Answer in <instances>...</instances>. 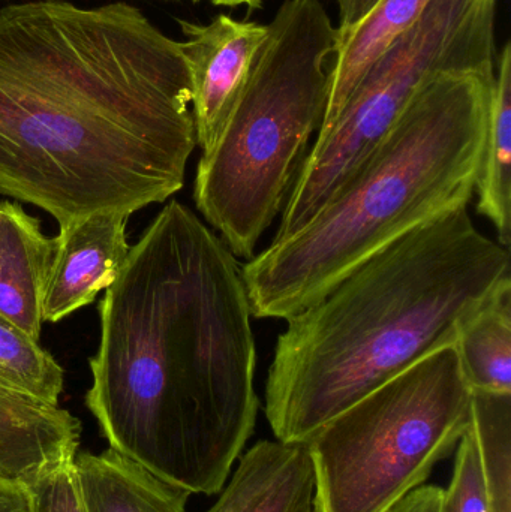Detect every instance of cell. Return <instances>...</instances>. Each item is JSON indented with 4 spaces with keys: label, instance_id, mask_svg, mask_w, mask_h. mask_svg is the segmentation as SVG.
<instances>
[{
    "label": "cell",
    "instance_id": "7c38bea8",
    "mask_svg": "<svg viewBox=\"0 0 511 512\" xmlns=\"http://www.w3.org/2000/svg\"><path fill=\"white\" fill-rule=\"evenodd\" d=\"M314 475L305 444L257 442L207 512H312Z\"/></svg>",
    "mask_w": 511,
    "mask_h": 512
},
{
    "label": "cell",
    "instance_id": "30bf717a",
    "mask_svg": "<svg viewBox=\"0 0 511 512\" xmlns=\"http://www.w3.org/2000/svg\"><path fill=\"white\" fill-rule=\"evenodd\" d=\"M80 421L59 405L0 384V475L21 486L74 460Z\"/></svg>",
    "mask_w": 511,
    "mask_h": 512
},
{
    "label": "cell",
    "instance_id": "9a60e30c",
    "mask_svg": "<svg viewBox=\"0 0 511 512\" xmlns=\"http://www.w3.org/2000/svg\"><path fill=\"white\" fill-rule=\"evenodd\" d=\"M511 45L498 54L482 167L476 183L477 212L492 222L504 248L511 243Z\"/></svg>",
    "mask_w": 511,
    "mask_h": 512
},
{
    "label": "cell",
    "instance_id": "ba28073f",
    "mask_svg": "<svg viewBox=\"0 0 511 512\" xmlns=\"http://www.w3.org/2000/svg\"><path fill=\"white\" fill-rule=\"evenodd\" d=\"M191 81L197 146L206 152L227 123L267 38V24L216 15L206 24L180 20Z\"/></svg>",
    "mask_w": 511,
    "mask_h": 512
},
{
    "label": "cell",
    "instance_id": "277c9868",
    "mask_svg": "<svg viewBox=\"0 0 511 512\" xmlns=\"http://www.w3.org/2000/svg\"><path fill=\"white\" fill-rule=\"evenodd\" d=\"M495 68L429 81L302 228L242 265L252 316L285 319L426 222L468 206L479 179Z\"/></svg>",
    "mask_w": 511,
    "mask_h": 512
},
{
    "label": "cell",
    "instance_id": "5bb4252c",
    "mask_svg": "<svg viewBox=\"0 0 511 512\" xmlns=\"http://www.w3.org/2000/svg\"><path fill=\"white\" fill-rule=\"evenodd\" d=\"M432 0H378L368 15L339 38L329 105L320 132L347 104L369 66L422 17Z\"/></svg>",
    "mask_w": 511,
    "mask_h": 512
},
{
    "label": "cell",
    "instance_id": "7a4b0ae2",
    "mask_svg": "<svg viewBox=\"0 0 511 512\" xmlns=\"http://www.w3.org/2000/svg\"><path fill=\"white\" fill-rule=\"evenodd\" d=\"M86 405L110 448L191 495H218L257 423V348L242 265L171 201L101 306Z\"/></svg>",
    "mask_w": 511,
    "mask_h": 512
},
{
    "label": "cell",
    "instance_id": "ac0fdd59",
    "mask_svg": "<svg viewBox=\"0 0 511 512\" xmlns=\"http://www.w3.org/2000/svg\"><path fill=\"white\" fill-rule=\"evenodd\" d=\"M0 384L59 405L63 369L39 342L0 316Z\"/></svg>",
    "mask_w": 511,
    "mask_h": 512
},
{
    "label": "cell",
    "instance_id": "9c48e42d",
    "mask_svg": "<svg viewBox=\"0 0 511 512\" xmlns=\"http://www.w3.org/2000/svg\"><path fill=\"white\" fill-rule=\"evenodd\" d=\"M128 213L101 212L59 228L42 318L57 322L113 285L128 258Z\"/></svg>",
    "mask_w": 511,
    "mask_h": 512
},
{
    "label": "cell",
    "instance_id": "7402d4cb",
    "mask_svg": "<svg viewBox=\"0 0 511 512\" xmlns=\"http://www.w3.org/2000/svg\"><path fill=\"white\" fill-rule=\"evenodd\" d=\"M378 0H336L339 8V38L359 24Z\"/></svg>",
    "mask_w": 511,
    "mask_h": 512
},
{
    "label": "cell",
    "instance_id": "d6986e66",
    "mask_svg": "<svg viewBox=\"0 0 511 512\" xmlns=\"http://www.w3.org/2000/svg\"><path fill=\"white\" fill-rule=\"evenodd\" d=\"M455 469L444 489L441 512H488L482 460L473 427H468L455 451Z\"/></svg>",
    "mask_w": 511,
    "mask_h": 512
},
{
    "label": "cell",
    "instance_id": "8fae6325",
    "mask_svg": "<svg viewBox=\"0 0 511 512\" xmlns=\"http://www.w3.org/2000/svg\"><path fill=\"white\" fill-rule=\"evenodd\" d=\"M56 240L18 203H0V316L39 342Z\"/></svg>",
    "mask_w": 511,
    "mask_h": 512
},
{
    "label": "cell",
    "instance_id": "5b68a950",
    "mask_svg": "<svg viewBox=\"0 0 511 512\" xmlns=\"http://www.w3.org/2000/svg\"><path fill=\"white\" fill-rule=\"evenodd\" d=\"M338 48L320 0H284L242 98L201 155L195 204L239 258L254 256L287 206L326 117Z\"/></svg>",
    "mask_w": 511,
    "mask_h": 512
},
{
    "label": "cell",
    "instance_id": "603a6c76",
    "mask_svg": "<svg viewBox=\"0 0 511 512\" xmlns=\"http://www.w3.org/2000/svg\"><path fill=\"white\" fill-rule=\"evenodd\" d=\"M0 512H29L24 486L0 475Z\"/></svg>",
    "mask_w": 511,
    "mask_h": 512
},
{
    "label": "cell",
    "instance_id": "ffe728a7",
    "mask_svg": "<svg viewBox=\"0 0 511 512\" xmlns=\"http://www.w3.org/2000/svg\"><path fill=\"white\" fill-rule=\"evenodd\" d=\"M24 489L29 512H86L74 460L44 472Z\"/></svg>",
    "mask_w": 511,
    "mask_h": 512
},
{
    "label": "cell",
    "instance_id": "2e32d148",
    "mask_svg": "<svg viewBox=\"0 0 511 512\" xmlns=\"http://www.w3.org/2000/svg\"><path fill=\"white\" fill-rule=\"evenodd\" d=\"M455 348L473 393L511 394V282L462 328Z\"/></svg>",
    "mask_w": 511,
    "mask_h": 512
},
{
    "label": "cell",
    "instance_id": "52a82bcc",
    "mask_svg": "<svg viewBox=\"0 0 511 512\" xmlns=\"http://www.w3.org/2000/svg\"><path fill=\"white\" fill-rule=\"evenodd\" d=\"M498 0H432L365 72L335 122L318 132L275 239L302 228L383 140L425 84L449 72L495 68Z\"/></svg>",
    "mask_w": 511,
    "mask_h": 512
},
{
    "label": "cell",
    "instance_id": "3957f363",
    "mask_svg": "<svg viewBox=\"0 0 511 512\" xmlns=\"http://www.w3.org/2000/svg\"><path fill=\"white\" fill-rule=\"evenodd\" d=\"M467 207L396 240L287 319L264 396L276 441L306 444L366 394L455 345L511 282L510 249L485 236Z\"/></svg>",
    "mask_w": 511,
    "mask_h": 512
},
{
    "label": "cell",
    "instance_id": "4fadbf2b",
    "mask_svg": "<svg viewBox=\"0 0 511 512\" xmlns=\"http://www.w3.org/2000/svg\"><path fill=\"white\" fill-rule=\"evenodd\" d=\"M74 466L86 512H188L191 493L113 448L78 454Z\"/></svg>",
    "mask_w": 511,
    "mask_h": 512
},
{
    "label": "cell",
    "instance_id": "8992f818",
    "mask_svg": "<svg viewBox=\"0 0 511 512\" xmlns=\"http://www.w3.org/2000/svg\"><path fill=\"white\" fill-rule=\"evenodd\" d=\"M473 391L455 345L426 355L324 424L308 442L312 512H387L449 459Z\"/></svg>",
    "mask_w": 511,
    "mask_h": 512
},
{
    "label": "cell",
    "instance_id": "44dd1931",
    "mask_svg": "<svg viewBox=\"0 0 511 512\" xmlns=\"http://www.w3.org/2000/svg\"><path fill=\"white\" fill-rule=\"evenodd\" d=\"M443 498L444 489L423 484L387 512H441Z\"/></svg>",
    "mask_w": 511,
    "mask_h": 512
},
{
    "label": "cell",
    "instance_id": "6da1fadb",
    "mask_svg": "<svg viewBox=\"0 0 511 512\" xmlns=\"http://www.w3.org/2000/svg\"><path fill=\"white\" fill-rule=\"evenodd\" d=\"M182 44L137 6L0 8V195L59 228L183 188L197 146Z\"/></svg>",
    "mask_w": 511,
    "mask_h": 512
},
{
    "label": "cell",
    "instance_id": "e0dca14e",
    "mask_svg": "<svg viewBox=\"0 0 511 512\" xmlns=\"http://www.w3.org/2000/svg\"><path fill=\"white\" fill-rule=\"evenodd\" d=\"M471 427L479 445L488 512H511V394L473 393Z\"/></svg>",
    "mask_w": 511,
    "mask_h": 512
}]
</instances>
